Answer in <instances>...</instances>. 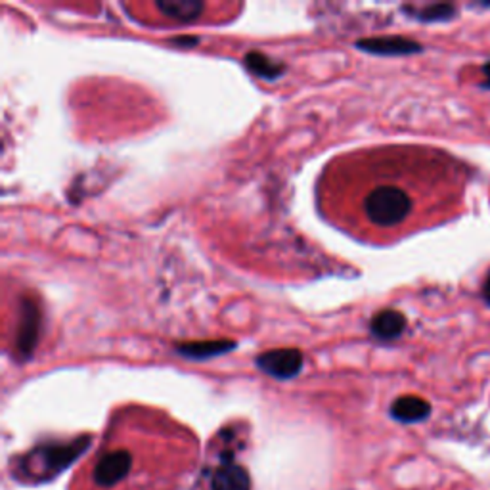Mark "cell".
Returning <instances> with one entry per match:
<instances>
[{
	"label": "cell",
	"mask_w": 490,
	"mask_h": 490,
	"mask_svg": "<svg viewBox=\"0 0 490 490\" xmlns=\"http://www.w3.org/2000/svg\"><path fill=\"white\" fill-rule=\"evenodd\" d=\"M188 438L113 435L79 469L71 490H176L193 466Z\"/></svg>",
	"instance_id": "6da1fadb"
},
{
	"label": "cell",
	"mask_w": 490,
	"mask_h": 490,
	"mask_svg": "<svg viewBox=\"0 0 490 490\" xmlns=\"http://www.w3.org/2000/svg\"><path fill=\"white\" fill-rule=\"evenodd\" d=\"M18 332H15V356L20 361H29L37 349L41 335V313L31 299H22L18 315Z\"/></svg>",
	"instance_id": "7a4b0ae2"
},
{
	"label": "cell",
	"mask_w": 490,
	"mask_h": 490,
	"mask_svg": "<svg viewBox=\"0 0 490 490\" xmlns=\"http://www.w3.org/2000/svg\"><path fill=\"white\" fill-rule=\"evenodd\" d=\"M255 364L276 380H291L303 370L305 358L299 349H272L255 358Z\"/></svg>",
	"instance_id": "3957f363"
},
{
	"label": "cell",
	"mask_w": 490,
	"mask_h": 490,
	"mask_svg": "<svg viewBox=\"0 0 490 490\" xmlns=\"http://www.w3.org/2000/svg\"><path fill=\"white\" fill-rule=\"evenodd\" d=\"M358 51H364L375 56H404L419 52L418 42L408 41L404 37H372L356 42Z\"/></svg>",
	"instance_id": "277c9868"
},
{
	"label": "cell",
	"mask_w": 490,
	"mask_h": 490,
	"mask_svg": "<svg viewBox=\"0 0 490 490\" xmlns=\"http://www.w3.org/2000/svg\"><path fill=\"white\" fill-rule=\"evenodd\" d=\"M236 349V343L231 339H205V341H186L178 343L174 347L176 354L184 358H192V361H207V358L222 356Z\"/></svg>",
	"instance_id": "5b68a950"
},
{
	"label": "cell",
	"mask_w": 490,
	"mask_h": 490,
	"mask_svg": "<svg viewBox=\"0 0 490 490\" xmlns=\"http://www.w3.org/2000/svg\"><path fill=\"white\" fill-rule=\"evenodd\" d=\"M406 330V318L402 313L395 308H385L380 310L370 322V332L373 337L389 341V339H397L402 335Z\"/></svg>",
	"instance_id": "8992f818"
},
{
	"label": "cell",
	"mask_w": 490,
	"mask_h": 490,
	"mask_svg": "<svg viewBox=\"0 0 490 490\" xmlns=\"http://www.w3.org/2000/svg\"><path fill=\"white\" fill-rule=\"evenodd\" d=\"M155 8L174 22L190 24L200 18L205 5L200 0H157Z\"/></svg>",
	"instance_id": "52a82bcc"
},
{
	"label": "cell",
	"mask_w": 490,
	"mask_h": 490,
	"mask_svg": "<svg viewBox=\"0 0 490 490\" xmlns=\"http://www.w3.org/2000/svg\"><path fill=\"white\" fill-rule=\"evenodd\" d=\"M243 65L248 68V71L251 75H255L259 79H265V80H274L286 73V65L282 61L272 60L263 52L245 54Z\"/></svg>",
	"instance_id": "ba28073f"
},
{
	"label": "cell",
	"mask_w": 490,
	"mask_h": 490,
	"mask_svg": "<svg viewBox=\"0 0 490 490\" xmlns=\"http://www.w3.org/2000/svg\"><path fill=\"white\" fill-rule=\"evenodd\" d=\"M429 412H431L429 402L419 397H400L393 402V406H391V414H393V418L406 423L426 419Z\"/></svg>",
	"instance_id": "9c48e42d"
},
{
	"label": "cell",
	"mask_w": 490,
	"mask_h": 490,
	"mask_svg": "<svg viewBox=\"0 0 490 490\" xmlns=\"http://www.w3.org/2000/svg\"><path fill=\"white\" fill-rule=\"evenodd\" d=\"M215 490H248V477L241 467L226 466L217 473Z\"/></svg>",
	"instance_id": "30bf717a"
},
{
	"label": "cell",
	"mask_w": 490,
	"mask_h": 490,
	"mask_svg": "<svg viewBox=\"0 0 490 490\" xmlns=\"http://www.w3.org/2000/svg\"><path fill=\"white\" fill-rule=\"evenodd\" d=\"M454 8L448 6V5H433V6H428L418 12V18L419 20H426V22H435V20H445L448 18V15H452Z\"/></svg>",
	"instance_id": "8fae6325"
},
{
	"label": "cell",
	"mask_w": 490,
	"mask_h": 490,
	"mask_svg": "<svg viewBox=\"0 0 490 490\" xmlns=\"http://www.w3.org/2000/svg\"><path fill=\"white\" fill-rule=\"evenodd\" d=\"M173 42L176 44H198V39H195V37H192V39H188V37H181V39H173Z\"/></svg>",
	"instance_id": "7c38bea8"
},
{
	"label": "cell",
	"mask_w": 490,
	"mask_h": 490,
	"mask_svg": "<svg viewBox=\"0 0 490 490\" xmlns=\"http://www.w3.org/2000/svg\"><path fill=\"white\" fill-rule=\"evenodd\" d=\"M485 296H486V299L490 301V278H488V282H486V289H485Z\"/></svg>",
	"instance_id": "4fadbf2b"
}]
</instances>
